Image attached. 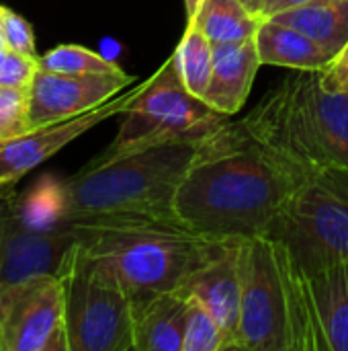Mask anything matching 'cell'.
Returning a JSON list of instances; mask_svg holds the SVG:
<instances>
[{
    "label": "cell",
    "instance_id": "cell-1",
    "mask_svg": "<svg viewBox=\"0 0 348 351\" xmlns=\"http://www.w3.org/2000/svg\"><path fill=\"white\" fill-rule=\"evenodd\" d=\"M314 171L289 138L283 80L248 115L226 119L199 142L176 191L174 214L211 237H269Z\"/></svg>",
    "mask_w": 348,
    "mask_h": 351
},
{
    "label": "cell",
    "instance_id": "cell-2",
    "mask_svg": "<svg viewBox=\"0 0 348 351\" xmlns=\"http://www.w3.org/2000/svg\"><path fill=\"white\" fill-rule=\"evenodd\" d=\"M72 224L80 245L117 271L133 315L158 294L178 290L228 241L199 232L176 216H101Z\"/></svg>",
    "mask_w": 348,
    "mask_h": 351
},
{
    "label": "cell",
    "instance_id": "cell-3",
    "mask_svg": "<svg viewBox=\"0 0 348 351\" xmlns=\"http://www.w3.org/2000/svg\"><path fill=\"white\" fill-rule=\"evenodd\" d=\"M201 140L101 152L66 179L70 222L101 216H176L174 197Z\"/></svg>",
    "mask_w": 348,
    "mask_h": 351
},
{
    "label": "cell",
    "instance_id": "cell-4",
    "mask_svg": "<svg viewBox=\"0 0 348 351\" xmlns=\"http://www.w3.org/2000/svg\"><path fill=\"white\" fill-rule=\"evenodd\" d=\"M236 351H320L306 276L283 241L246 239Z\"/></svg>",
    "mask_w": 348,
    "mask_h": 351
},
{
    "label": "cell",
    "instance_id": "cell-5",
    "mask_svg": "<svg viewBox=\"0 0 348 351\" xmlns=\"http://www.w3.org/2000/svg\"><path fill=\"white\" fill-rule=\"evenodd\" d=\"M57 276L66 294L70 351H133V302L107 261L76 241Z\"/></svg>",
    "mask_w": 348,
    "mask_h": 351
},
{
    "label": "cell",
    "instance_id": "cell-6",
    "mask_svg": "<svg viewBox=\"0 0 348 351\" xmlns=\"http://www.w3.org/2000/svg\"><path fill=\"white\" fill-rule=\"evenodd\" d=\"M304 274L348 261V169H316L269 232Z\"/></svg>",
    "mask_w": 348,
    "mask_h": 351
},
{
    "label": "cell",
    "instance_id": "cell-7",
    "mask_svg": "<svg viewBox=\"0 0 348 351\" xmlns=\"http://www.w3.org/2000/svg\"><path fill=\"white\" fill-rule=\"evenodd\" d=\"M228 115L209 107L180 80L172 56L150 76L125 111V119L107 154L154 144L203 140Z\"/></svg>",
    "mask_w": 348,
    "mask_h": 351
},
{
    "label": "cell",
    "instance_id": "cell-8",
    "mask_svg": "<svg viewBox=\"0 0 348 351\" xmlns=\"http://www.w3.org/2000/svg\"><path fill=\"white\" fill-rule=\"evenodd\" d=\"M285 121L295 150L314 167L348 169V93L328 90L320 72L285 80Z\"/></svg>",
    "mask_w": 348,
    "mask_h": 351
},
{
    "label": "cell",
    "instance_id": "cell-9",
    "mask_svg": "<svg viewBox=\"0 0 348 351\" xmlns=\"http://www.w3.org/2000/svg\"><path fill=\"white\" fill-rule=\"evenodd\" d=\"M0 351H70L59 276L0 288Z\"/></svg>",
    "mask_w": 348,
    "mask_h": 351
},
{
    "label": "cell",
    "instance_id": "cell-10",
    "mask_svg": "<svg viewBox=\"0 0 348 351\" xmlns=\"http://www.w3.org/2000/svg\"><path fill=\"white\" fill-rule=\"evenodd\" d=\"M142 84H133V88L105 101L103 105L86 113L27 130L14 138L0 142V202L12 197L21 179H25L31 171L49 160L70 142L80 138L84 132L92 130L113 115L125 113L129 103L142 90Z\"/></svg>",
    "mask_w": 348,
    "mask_h": 351
},
{
    "label": "cell",
    "instance_id": "cell-11",
    "mask_svg": "<svg viewBox=\"0 0 348 351\" xmlns=\"http://www.w3.org/2000/svg\"><path fill=\"white\" fill-rule=\"evenodd\" d=\"M78 241L74 224L49 230L27 226L14 212L12 197L0 202V288L35 276H57Z\"/></svg>",
    "mask_w": 348,
    "mask_h": 351
},
{
    "label": "cell",
    "instance_id": "cell-12",
    "mask_svg": "<svg viewBox=\"0 0 348 351\" xmlns=\"http://www.w3.org/2000/svg\"><path fill=\"white\" fill-rule=\"evenodd\" d=\"M135 84L129 74H57L37 70L29 88V130L76 117Z\"/></svg>",
    "mask_w": 348,
    "mask_h": 351
},
{
    "label": "cell",
    "instance_id": "cell-13",
    "mask_svg": "<svg viewBox=\"0 0 348 351\" xmlns=\"http://www.w3.org/2000/svg\"><path fill=\"white\" fill-rule=\"evenodd\" d=\"M246 239H228L226 245L203 265H199L183 284L180 292L199 300L222 325L228 346L236 351L242 306V267Z\"/></svg>",
    "mask_w": 348,
    "mask_h": 351
},
{
    "label": "cell",
    "instance_id": "cell-14",
    "mask_svg": "<svg viewBox=\"0 0 348 351\" xmlns=\"http://www.w3.org/2000/svg\"><path fill=\"white\" fill-rule=\"evenodd\" d=\"M260 66L254 37L213 45V68L203 101L228 117L238 113L248 101Z\"/></svg>",
    "mask_w": 348,
    "mask_h": 351
},
{
    "label": "cell",
    "instance_id": "cell-15",
    "mask_svg": "<svg viewBox=\"0 0 348 351\" xmlns=\"http://www.w3.org/2000/svg\"><path fill=\"white\" fill-rule=\"evenodd\" d=\"M304 276L320 351H348V261Z\"/></svg>",
    "mask_w": 348,
    "mask_h": 351
},
{
    "label": "cell",
    "instance_id": "cell-16",
    "mask_svg": "<svg viewBox=\"0 0 348 351\" xmlns=\"http://www.w3.org/2000/svg\"><path fill=\"white\" fill-rule=\"evenodd\" d=\"M189 296L180 290L158 294L133 315V351H183Z\"/></svg>",
    "mask_w": 348,
    "mask_h": 351
},
{
    "label": "cell",
    "instance_id": "cell-17",
    "mask_svg": "<svg viewBox=\"0 0 348 351\" xmlns=\"http://www.w3.org/2000/svg\"><path fill=\"white\" fill-rule=\"evenodd\" d=\"M254 39L260 62L269 66H283L302 72H322L334 60V53H330L316 39L273 19H265L260 23Z\"/></svg>",
    "mask_w": 348,
    "mask_h": 351
},
{
    "label": "cell",
    "instance_id": "cell-18",
    "mask_svg": "<svg viewBox=\"0 0 348 351\" xmlns=\"http://www.w3.org/2000/svg\"><path fill=\"white\" fill-rule=\"evenodd\" d=\"M267 19L306 33L334 53V58L348 43V0H308Z\"/></svg>",
    "mask_w": 348,
    "mask_h": 351
},
{
    "label": "cell",
    "instance_id": "cell-19",
    "mask_svg": "<svg viewBox=\"0 0 348 351\" xmlns=\"http://www.w3.org/2000/svg\"><path fill=\"white\" fill-rule=\"evenodd\" d=\"M265 16L248 10L240 0H201L195 16L187 21L213 45L256 37Z\"/></svg>",
    "mask_w": 348,
    "mask_h": 351
},
{
    "label": "cell",
    "instance_id": "cell-20",
    "mask_svg": "<svg viewBox=\"0 0 348 351\" xmlns=\"http://www.w3.org/2000/svg\"><path fill=\"white\" fill-rule=\"evenodd\" d=\"M16 216L31 228L49 230L70 224L66 179L53 175L39 177L27 191L12 195Z\"/></svg>",
    "mask_w": 348,
    "mask_h": 351
},
{
    "label": "cell",
    "instance_id": "cell-21",
    "mask_svg": "<svg viewBox=\"0 0 348 351\" xmlns=\"http://www.w3.org/2000/svg\"><path fill=\"white\" fill-rule=\"evenodd\" d=\"M172 60L185 86L203 99L213 68V43L197 27L187 23V31L183 33Z\"/></svg>",
    "mask_w": 348,
    "mask_h": 351
},
{
    "label": "cell",
    "instance_id": "cell-22",
    "mask_svg": "<svg viewBox=\"0 0 348 351\" xmlns=\"http://www.w3.org/2000/svg\"><path fill=\"white\" fill-rule=\"evenodd\" d=\"M39 70L57 74H111L123 76V68L84 45L64 43L39 56Z\"/></svg>",
    "mask_w": 348,
    "mask_h": 351
},
{
    "label": "cell",
    "instance_id": "cell-23",
    "mask_svg": "<svg viewBox=\"0 0 348 351\" xmlns=\"http://www.w3.org/2000/svg\"><path fill=\"white\" fill-rule=\"evenodd\" d=\"M228 339L217 319L195 298L189 296L183 351H226Z\"/></svg>",
    "mask_w": 348,
    "mask_h": 351
},
{
    "label": "cell",
    "instance_id": "cell-24",
    "mask_svg": "<svg viewBox=\"0 0 348 351\" xmlns=\"http://www.w3.org/2000/svg\"><path fill=\"white\" fill-rule=\"evenodd\" d=\"M29 130V90L0 86V142Z\"/></svg>",
    "mask_w": 348,
    "mask_h": 351
},
{
    "label": "cell",
    "instance_id": "cell-25",
    "mask_svg": "<svg viewBox=\"0 0 348 351\" xmlns=\"http://www.w3.org/2000/svg\"><path fill=\"white\" fill-rule=\"evenodd\" d=\"M0 37L14 51H21L31 58L41 56V53H37L35 33H33L31 23L4 4H0Z\"/></svg>",
    "mask_w": 348,
    "mask_h": 351
},
{
    "label": "cell",
    "instance_id": "cell-26",
    "mask_svg": "<svg viewBox=\"0 0 348 351\" xmlns=\"http://www.w3.org/2000/svg\"><path fill=\"white\" fill-rule=\"evenodd\" d=\"M37 70H39V58H31L10 49L0 66V86L29 90Z\"/></svg>",
    "mask_w": 348,
    "mask_h": 351
},
{
    "label": "cell",
    "instance_id": "cell-27",
    "mask_svg": "<svg viewBox=\"0 0 348 351\" xmlns=\"http://www.w3.org/2000/svg\"><path fill=\"white\" fill-rule=\"evenodd\" d=\"M320 80L328 90L348 93V43L330 62V66L320 72Z\"/></svg>",
    "mask_w": 348,
    "mask_h": 351
},
{
    "label": "cell",
    "instance_id": "cell-28",
    "mask_svg": "<svg viewBox=\"0 0 348 351\" xmlns=\"http://www.w3.org/2000/svg\"><path fill=\"white\" fill-rule=\"evenodd\" d=\"M308 0H265V6H263V16H271L279 10H285V8H291V6H297V4H304Z\"/></svg>",
    "mask_w": 348,
    "mask_h": 351
},
{
    "label": "cell",
    "instance_id": "cell-29",
    "mask_svg": "<svg viewBox=\"0 0 348 351\" xmlns=\"http://www.w3.org/2000/svg\"><path fill=\"white\" fill-rule=\"evenodd\" d=\"M248 10H252L254 14H260L263 16V6H265V0H240Z\"/></svg>",
    "mask_w": 348,
    "mask_h": 351
},
{
    "label": "cell",
    "instance_id": "cell-30",
    "mask_svg": "<svg viewBox=\"0 0 348 351\" xmlns=\"http://www.w3.org/2000/svg\"><path fill=\"white\" fill-rule=\"evenodd\" d=\"M199 4H201V0H185V12H187V21H191V19L195 16V12H197Z\"/></svg>",
    "mask_w": 348,
    "mask_h": 351
},
{
    "label": "cell",
    "instance_id": "cell-31",
    "mask_svg": "<svg viewBox=\"0 0 348 351\" xmlns=\"http://www.w3.org/2000/svg\"><path fill=\"white\" fill-rule=\"evenodd\" d=\"M8 51H10V47L2 41V37H0V66H2V62L6 60V56H8Z\"/></svg>",
    "mask_w": 348,
    "mask_h": 351
}]
</instances>
